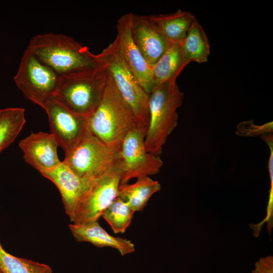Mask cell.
Instances as JSON below:
<instances>
[{"mask_svg":"<svg viewBox=\"0 0 273 273\" xmlns=\"http://www.w3.org/2000/svg\"><path fill=\"white\" fill-rule=\"evenodd\" d=\"M102 59L96 66L60 75L54 97L72 112L89 117L100 104L107 83L108 69Z\"/></svg>","mask_w":273,"mask_h":273,"instance_id":"cell-1","label":"cell"},{"mask_svg":"<svg viewBox=\"0 0 273 273\" xmlns=\"http://www.w3.org/2000/svg\"><path fill=\"white\" fill-rule=\"evenodd\" d=\"M183 99L176 78L159 83L149 94V122L144 140L148 152L160 156L168 137L177 125V111Z\"/></svg>","mask_w":273,"mask_h":273,"instance_id":"cell-2","label":"cell"},{"mask_svg":"<svg viewBox=\"0 0 273 273\" xmlns=\"http://www.w3.org/2000/svg\"><path fill=\"white\" fill-rule=\"evenodd\" d=\"M90 132L107 144L121 146L123 140L138 127L134 115L118 90L109 71L101 101L88 118Z\"/></svg>","mask_w":273,"mask_h":273,"instance_id":"cell-3","label":"cell"},{"mask_svg":"<svg viewBox=\"0 0 273 273\" xmlns=\"http://www.w3.org/2000/svg\"><path fill=\"white\" fill-rule=\"evenodd\" d=\"M28 48L43 63L62 75L79 69L92 67L102 61L85 46L62 34L43 33L33 36Z\"/></svg>","mask_w":273,"mask_h":273,"instance_id":"cell-4","label":"cell"},{"mask_svg":"<svg viewBox=\"0 0 273 273\" xmlns=\"http://www.w3.org/2000/svg\"><path fill=\"white\" fill-rule=\"evenodd\" d=\"M121 146L104 143L87 129L63 162L79 176L94 179L119 163Z\"/></svg>","mask_w":273,"mask_h":273,"instance_id":"cell-5","label":"cell"},{"mask_svg":"<svg viewBox=\"0 0 273 273\" xmlns=\"http://www.w3.org/2000/svg\"><path fill=\"white\" fill-rule=\"evenodd\" d=\"M100 54L118 90L132 110L138 127L147 131L149 122V94L122 59L116 38Z\"/></svg>","mask_w":273,"mask_h":273,"instance_id":"cell-6","label":"cell"},{"mask_svg":"<svg viewBox=\"0 0 273 273\" xmlns=\"http://www.w3.org/2000/svg\"><path fill=\"white\" fill-rule=\"evenodd\" d=\"M60 77V75L42 62L27 47L14 80L27 99L43 109L47 101L56 95Z\"/></svg>","mask_w":273,"mask_h":273,"instance_id":"cell-7","label":"cell"},{"mask_svg":"<svg viewBox=\"0 0 273 273\" xmlns=\"http://www.w3.org/2000/svg\"><path fill=\"white\" fill-rule=\"evenodd\" d=\"M121 176L119 163L94 179L80 201L71 222L74 224H85L98 221L118 197Z\"/></svg>","mask_w":273,"mask_h":273,"instance_id":"cell-8","label":"cell"},{"mask_svg":"<svg viewBox=\"0 0 273 273\" xmlns=\"http://www.w3.org/2000/svg\"><path fill=\"white\" fill-rule=\"evenodd\" d=\"M146 132L136 127L123 140L119 160L122 171L120 184H127L133 178L156 174L163 166L160 156L146 150L144 140Z\"/></svg>","mask_w":273,"mask_h":273,"instance_id":"cell-9","label":"cell"},{"mask_svg":"<svg viewBox=\"0 0 273 273\" xmlns=\"http://www.w3.org/2000/svg\"><path fill=\"white\" fill-rule=\"evenodd\" d=\"M46 112L51 133L65 153L71 150L87 129V117L76 114L54 97L49 99L43 108Z\"/></svg>","mask_w":273,"mask_h":273,"instance_id":"cell-10","label":"cell"},{"mask_svg":"<svg viewBox=\"0 0 273 273\" xmlns=\"http://www.w3.org/2000/svg\"><path fill=\"white\" fill-rule=\"evenodd\" d=\"M130 13L122 15L117 21L115 38L119 54L140 84L150 94L155 87L152 67L147 63L135 44L130 32Z\"/></svg>","mask_w":273,"mask_h":273,"instance_id":"cell-11","label":"cell"},{"mask_svg":"<svg viewBox=\"0 0 273 273\" xmlns=\"http://www.w3.org/2000/svg\"><path fill=\"white\" fill-rule=\"evenodd\" d=\"M41 174L58 188L66 213L71 221L80 201L94 179L79 176L63 161L56 168Z\"/></svg>","mask_w":273,"mask_h":273,"instance_id":"cell-12","label":"cell"},{"mask_svg":"<svg viewBox=\"0 0 273 273\" xmlns=\"http://www.w3.org/2000/svg\"><path fill=\"white\" fill-rule=\"evenodd\" d=\"M19 146L25 161L40 173L56 168L62 162L57 154L58 144L51 133L31 132L20 141Z\"/></svg>","mask_w":273,"mask_h":273,"instance_id":"cell-13","label":"cell"},{"mask_svg":"<svg viewBox=\"0 0 273 273\" xmlns=\"http://www.w3.org/2000/svg\"><path fill=\"white\" fill-rule=\"evenodd\" d=\"M130 32L135 44L147 63L152 66L173 43L152 26L146 16L130 13Z\"/></svg>","mask_w":273,"mask_h":273,"instance_id":"cell-14","label":"cell"},{"mask_svg":"<svg viewBox=\"0 0 273 273\" xmlns=\"http://www.w3.org/2000/svg\"><path fill=\"white\" fill-rule=\"evenodd\" d=\"M69 230L76 241L89 242L99 248L110 247L118 251L122 256L133 252L134 244L125 238L114 237L108 233L98 221L85 224H69Z\"/></svg>","mask_w":273,"mask_h":273,"instance_id":"cell-15","label":"cell"},{"mask_svg":"<svg viewBox=\"0 0 273 273\" xmlns=\"http://www.w3.org/2000/svg\"><path fill=\"white\" fill-rule=\"evenodd\" d=\"M146 17L155 29L171 43H180L196 19L191 13L180 9L171 13L151 15Z\"/></svg>","mask_w":273,"mask_h":273,"instance_id":"cell-16","label":"cell"},{"mask_svg":"<svg viewBox=\"0 0 273 273\" xmlns=\"http://www.w3.org/2000/svg\"><path fill=\"white\" fill-rule=\"evenodd\" d=\"M160 190L161 185L157 180L145 176L137 178L132 184H120L118 197L126 202L134 212L141 211L151 196Z\"/></svg>","mask_w":273,"mask_h":273,"instance_id":"cell-17","label":"cell"},{"mask_svg":"<svg viewBox=\"0 0 273 273\" xmlns=\"http://www.w3.org/2000/svg\"><path fill=\"white\" fill-rule=\"evenodd\" d=\"M182 53L187 65L191 62L204 63L208 61L210 47L207 36L196 19L180 43Z\"/></svg>","mask_w":273,"mask_h":273,"instance_id":"cell-18","label":"cell"},{"mask_svg":"<svg viewBox=\"0 0 273 273\" xmlns=\"http://www.w3.org/2000/svg\"><path fill=\"white\" fill-rule=\"evenodd\" d=\"M180 43L172 44L152 66L155 87L168 79H176L188 65L183 56Z\"/></svg>","mask_w":273,"mask_h":273,"instance_id":"cell-19","label":"cell"},{"mask_svg":"<svg viewBox=\"0 0 273 273\" xmlns=\"http://www.w3.org/2000/svg\"><path fill=\"white\" fill-rule=\"evenodd\" d=\"M26 122L23 108H7L0 110V152L12 143Z\"/></svg>","mask_w":273,"mask_h":273,"instance_id":"cell-20","label":"cell"},{"mask_svg":"<svg viewBox=\"0 0 273 273\" xmlns=\"http://www.w3.org/2000/svg\"><path fill=\"white\" fill-rule=\"evenodd\" d=\"M0 271L3 273H53L44 263L15 256L8 253L0 242Z\"/></svg>","mask_w":273,"mask_h":273,"instance_id":"cell-21","label":"cell"},{"mask_svg":"<svg viewBox=\"0 0 273 273\" xmlns=\"http://www.w3.org/2000/svg\"><path fill=\"white\" fill-rule=\"evenodd\" d=\"M134 211L119 197H117L103 213L102 217L115 234H123L130 226Z\"/></svg>","mask_w":273,"mask_h":273,"instance_id":"cell-22","label":"cell"},{"mask_svg":"<svg viewBox=\"0 0 273 273\" xmlns=\"http://www.w3.org/2000/svg\"><path fill=\"white\" fill-rule=\"evenodd\" d=\"M272 131V121L263 125H257L253 123V120H249L240 123L237 126L236 133L239 135L253 136L257 135H264L265 133Z\"/></svg>","mask_w":273,"mask_h":273,"instance_id":"cell-23","label":"cell"},{"mask_svg":"<svg viewBox=\"0 0 273 273\" xmlns=\"http://www.w3.org/2000/svg\"><path fill=\"white\" fill-rule=\"evenodd\" d=\"M261 138L267 144L270 150V155L268 165L270 179V189L267 208L266 217L271 218L272 217L273 209V138L272 135L270 134L262 135Z\"/></svg>","mask_w":273,"mask_h":273,"instance_id":"cell-24","label":"cell"},{"mask_svg":"<svg viewBox=\"0 0 273 273\" xmlns=\"http://www.w3.org/2000/svg\"><path fill=\"white\" fill-rule=\"evenodd\" d=\"M252 273H273V257L268 256L260 258L255 264Z\"/></svg>","mask_w":273,"mask_h":273,"instance_id":"cell-25","label":"cell"},{"mask_svg":"<svg viewBox=\"0 0 273 273\" xmlns=\"http://www.w3.org/2000/svg\"><path fill=\"white\" fill-rule=\"evenodd\" d=\"M0 273H3L1 271H0Z\"/></svg>","mask_w":273,"mask_h":273,"instance_id":"cell-26","label":"cell"}]
</instances>
